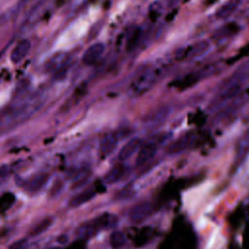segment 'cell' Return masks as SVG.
Instances as JSON below:
<instances>
[{
	"instance_id": "obj_1",
	"label": "cell",
	"mask_w": 249,
	"mask_h": 249,
	"mask_svg": "<svg viewBox=\"0 0 249 249\" xmlns=\"http://www.w3.org/2000/svg\"><path fill=\"white\" fill-rule=\"evenodd\" d=\"M160 71L153 66L143 67L132 79L128 91L131 96H140L147 92L158 81Z\"/></svg>"
},
{
	"instance_id": "obj_2",
	"label": "cell",
	"mask_w": 249,
	"mask_h": 249,
	"mask_svg": "<svg viewBox=\"0 0 249 249\" xmlns=\"http://www.w3.org/2000/svg\"><path fill=\"white\" fill-rule=\"evenodd\" d=\"M167 138H168V133L161 132V133H158V134L152 136L147 142L142 144L140 146L137 156H136V160H135L136 165L142 166V165L146 164L149 160H151L153 159V157L155 156V154L158 150V147L161 143H163Z\"/></svg>"
},
{
	"instance_id": "obj_3",
	"label": "cell",
	"mask_w": 249,
	"mask_h": 249,
	"mask_svg": "<svg viewBox=\"0 0 249 249\" xmlns=\"http://www.w3.org/2000/svg\"><path fill=\"white\" fill-rule=\"evenodd\" d=\"M154 212V206L150 202H141L132 206L128 213L129 220L134 224H139L148 219Z\"/></svg>"
},
{
	"instance_id": "obj_4",
	"label": "cell",
	"mask_w": 249,
	"mask_h": 249,
	"mask_svg": "<svg viewBox=\"0 0 249 249\" xmlns=\"http://www.w3.org/2000/svg\"><path fill=\"white\" fill-rule=\"evenodd\" d=\"M105 50V46L102 43H94L90 45L84 53L82 61L86 65H92L96 63L102 56Z\"/></svg>"
},
{
	"instance_id": "obj_5",
	"label": "cell",
	"mask_w": 249,
	"mask_h": 249,
	"mask_svg": "<svg viewBox=\"0 0 249 249\" xmlns=\"http://www.w3.org/2000/svg\"><path fill=\"white\" fill-rule=\"evenodd\" d=\"M68 60H69L68 53L64 52H60L49 58V60L45 64V68L50 73H57L61 71L64 68V66H66Z\"/></svg>"
},
{
	"instance_id": "obj_6",
	"label": "cell",
	"mask_w": 249,
	"mask_h": 249,
	"mask_svg": "<svg viewBox=\"0 0 249 249\" xmlns=\"http://www.w3.org/2000/svg\"><path fill=\"white\" fill-rule=\"evenodd\" d=\"M118 143V136L113 133L109 132L103 135L99 142V155L101 158H107L116 148Z\"/></svg>"
},
{
	"instance_id": "obj_7",
	"label": "cell",
	"mask_w": 249,
	"mask_h": 249,
	"mask_svg": "<svg viewBox=\"0 0 249 249\" xmlns=\"http://www.w3.org/2000/svg\"><path fill=\"white\" fill-rule=\"evenodd\" d=\"M48 179H49L48 174L38 173V174L30 177L28 180L20 183V186H22L28 193H36V192L40 191L43 186L46 185Z\"/></svg>"
},
{
	"instance_id": "obj_8",
	"label": "cell",
	"mask_w": 249,
	"mask_h": 249,
	"mask_svg": "<svg viewBox=\"0 0 249 249\" xmlns=\"http://www.w3.org/2000/svg\"><path fill=\"white\" fill-rule=\"evenodd\" d=\"M31 49V43L28 39H21L12 50L11 60L14 63H18L22 61L28 54Z\"/></svg>"
},
{
	"instance_id": "obj_9",
	"label": "cell",
	"mask_w": 249,
	"mask_h": 249,
	"mask_svg": "<svg viewBox=\"0 0 249 249\" xmlns=\"http://www.w3.org/2000/svg\"><path fill=\"white\" fill-rule=\"evenodd\" d=\"M96 196V192L92 189H86L80 193H78L77 195L73 196L69 201H68V205L71 208H77L85 203H87L88 201L91 200L94 196Z\"/></svg>"
},
{
	"instance_id": "obj_10",
	"label": "cell",
	"mask_w": 249,
	"mask_h": 249,
	"mask_svg": "<svg viewBox=\"0 0 249 249\" xmlns=\"http://www.w3.org/2000/svg\"><path fill=\"white\" fill-rule=\"evenodd\" d=\"M100 230L98 229V226L95 222V220H90L82 223L76 230V235L79 238L86 239L89 237H91L95 235Z\"/></svg>"
},
{
	"instance_id": "obj_11",
	"label": "cell",
	"mask_w": 249,
	"mask_h": 249,
	"mask_svg": "<svg viewBox=\"0 0 249 249\" xmlns=\"http://www.w3.org/2000/svg\"><path fill=\"white\" fill-rule=\"evenodd\" d=\"M141 140L138 138H132L129 141H127L121 149L118 155V159L123 161L130 158L136 151L139 150L141 146Z\"/></svg>"
},
{
	"instance_id": "obj_12",
	"label": "cell",
	"mask_w": 249,
	"mask_h": 249,
	"mask_svg": "<svg viewBox=\"0 0 249 249\" xmlns=\"http://www.w3.org/2000/svg\"><path fill=\"white\" fill-rule=\"evenodd\" d=\"M192 139H193V137H192V135L190 133L185 134V135L179 137L178 139L173 141L167 147V150H166L167 153L171 154V155L181 153L182 151L186 150L190 146V144L192 143Z\"/></svg>"
},
{
	"instance_id": "obj_13",
	"label": "cell",
	"mask_w": 249,
	"mask_h": 249,
	"mask_svg": "<svg viewBox=\"0 0 249 249\" xmlns=\"http://www.w3.org/2000/svg\"><path fill=\"white\" fill-rule=\"evenodd\" d=\"M125 173V167L123 163H118L114 165L103 178V182L107 185H112L119 182Z\"/></svg>"
},
{
	"instance_id": "obj_14",
	"label": "cell",
	"mask_w": 249,
	"mask_h": 249,
	"mask_svg": "<svg viewBox=\"0 0 249 249\" xmlns=\"http://www.w3.org/2000/svg\"><path fill=\"white\" fill-rule=\"evenodd\" d=\"M241 0H228L225 4H223L216 12V17L219 19H226L230 18L235 10L238 8Z\"/></svg>"
},
{
	"instance_id": "obj_15",
	"label": "cell",
	"mask_w": 249,
	"mask_h": 249,
	"mask_svg": "<svg viewBox=\"0 0 249 249\" xmlns=\"http://www.w3.org/2000/svg\"><path fill=\"white\" fill-rule=\"evenodd\" d=\"M98 229L100 231L102 230H108V229H112L114 227H116V225L118 224V217L114 214L111 213H104L96 218H94Z\"/></svg>"
},
{
	"instance_id": "obj_16",
	"label": "cell",
	"mask_w": 249,
	"mask_h": 249,
	"mask_svg": "<svg viewBox=\"0 0 249 249\" xmlns=\"http://www.w3.org/2000/svg\"><path fill=\"white\" fill-rule=\"evenodd\" d=\"M209 47H210V44L208 41H205V40L199 41L195 45H193L191 48H189V50L186 52V57L196 58L197 56H200L207 52Z\"/></svg>"
},
{
	"instance_id": "obj_17",
	"label": "cell",
	"mask_w": 249,
	"mask_h": 249,
	"mask_svg": "<svg viewBox=\"0 0 249 249\" xmlns=\"http://www.w3.org/2000/svg\"><path fill=\"white\" fill-rule=\"evenodd\" d=\"M53 223V217H46L44 219H42L41 221H39L29 231H28V235L31 237H35L40 235L41 233H43L44 231H46L49 228L52 227Z\"/></svg>"
},
{
	"instance_id": "obj_18",
	"label": "cell",
	"mask_w": 249,
	"mask_h": 249,
	"mask_svg": "<svg viewBox=\"0 0 249 249\" xmlns=\"http://www.w3.org/2000/svg\"><path fill=\"white\" fill-rule=\"evenodd\" d=\"M110 245L113 249H121L126 242L125 235L121 231H115L110 234L109 237Z\"/></svg>"
},
{
	"instance_id": "obj_19",
	"label": "cell",
	"mask_w": 249,
	"mask_h": 249,
	"mask_svg": "<svg viewBox=\"0 0 249 249\" xmlns=\"http://www.w3.org/2000/svg\"><path fill=\"white\" fill-rule=\"evenodd\" d=\"M249 152V131L247 134H245L237 147V154H236V160L239 161H242L244 160V158L246 157V155Z\"/></svg>"
},
{
	"instance_id": "obj_20",
	"label": "cell",
	"mask_w": 249,
	"mask_h": 249,
	"mask_svg": "<svg viewBox=\"0 0 249 249\" xmlns=\"http://www.w3.org/2000/svg\"><path fill=\"white\" fill-rule=\"evenodd\" d=\"M62 188H63V183H62L60 180L55 181V182L53 184V186H52V188H51V190H50V192H49V196H50L51 198L55 197V196L60 193V191L62 190Z\"/></svg>"
},
{
	"instance_id": "obj_21",
	"label": "cell",
	"mask_w": 249,
	"mask_h": 249,
	"mask_svg": "<svg viewBox=\"0 0 249 249\" xmlns=\"http://www.w3.org/2000/svg\"><path fill=\"white\" fill-rule=\"evenodd\" d=\"M27 238L23 237L20 239L16 240L15 242H13L12 244H10L8 246V249H24L27 247Z\"/></svg>"
},
{
	"instance_id": "obj_22",
	"label": "cell",
	"mask_w": 249,
	"mask_h": 249,
	"mask_svg": "<svg viewBox=\"0 0 249 249\" xmlns=\"http://www.w3.org/2000/svg\"><path fill=\"white\" fill-rule=\"evenodd\" d=\"M132 196V191H131V188L127 187V188H124L123 189L122 191L118 192L116 194V198L117 199H124V198H128Z\"/></svg>"
},
{
	"instance_id": "obj_23",
	"label": "cell",
	"mask_w": 249,
	"mask_h": 249,
	"mask_svg": "<svg viewBox=\"0 0 249 249\" xmlns=\"http://www.w3.org/2000/svg\"><path fill=\"white\" fill-rule=\"evenodd\" d=\"M10 174V166L7 164H2L0 166V186L6 180Z\"/></svg>"
},
{
	"instance_id": "obj_24",
	"label": "cell",
	"mask_w": 249,
	"mask_h": 249,
	"mask_svg": "<svg viewBox=\"0 0 249 249\" xmlns=\"http://www.w3.org/2000/svg\"><path fill=\"white\" fill-rule=\"evenodd\" d=\"M67 240H68V238L66 235H60L57 238V242H59V243H65V242H67Z\"/></svg>"
}]
</instances>
